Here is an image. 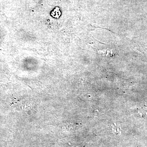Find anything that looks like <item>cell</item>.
<instances>
[{"instance_id":"1","label":"cell","mask_w":147,"mask_h":147,"mask_svg":"<svg viewBox=\"0 0 147 147\" xmlns=\"http://www.w3.org/2000/svg\"><path fill=\"white\" fill-rule=\"evenodd\" d=\"M113 126V130L114 133L116 134H121V128L120 127H119L115 123H114V124L112 125Z\"/></svg>"}]
</instances>
